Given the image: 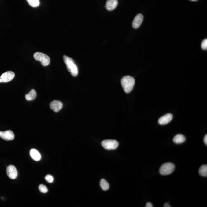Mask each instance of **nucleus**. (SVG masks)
Listing matches in <instances>:
<instances>
[{
  "label": "nucleus",
  "instance_id": "obj_1",
  "mask_svg": "<svg viewBox=\"0 0 207 207\" xmlns=\"http://www.w3.org/2000/svg\"><path fill=\"white\" fill-rule=\"evenodd\" d=\"M121 84L124 91L127 93H130L133 89L135 81L133 77L125 76L121 79Z\"/></svg>",
  "mask_w": 207,
  "mask_h": 207
},
{
  "label": "nucleus",
  "instance_id": "obj_2",
  "mask_svg": "<svg viewBox=\"0 0 207 207\" xmlns=\"http://www.w3.org/2000/svg\"><path fill=\"white\" fill-rule=\"evenodd\" d=\"M63 61L66 65L68 71L74 77L77 76L78 74V69L73 59L66 55L63 57Z\"/></svg>",
  "mask_w": 207,
  "mask_h": 207
},
{
  "label": "nucleus",
  "instance_id": "obj_3",
  "mask_svg": "<svg viewBox=\"0 0 207 207\" xmlns=\"http://www.w3.org/2000/svg\"><path fill=\"white\" fill-rule=\"evenodd\" d=\"M175 169L174 164L171 163H166L161 166L160 173L164 175H168L173 173Z\"/></svg>",
  "mask_w": 207,
  "mask_h": 207
},
{
  "label": "nucleus",
  "instance_id": "obj_4",
  "mask_svg": "<svg viewBox=\"0 0 207 207\" xmlns=\"http://www.w3.org/2000/svg\"><path fill=\"white\" fill-rule=\"evenodd\" d=\"M34 57L37 61H40L43 66H47L50 63V58L47 55L41 52H36L34 54Z\"/></svg>",
  "mask_w": 207,
  "mask_h": 207
},
{
  "label": "nucleus",
  "instance_id": "obj_5",
  "mask_svg": "<svg viewBox=\"0 0 207 207\" xmlns=\"http://www.w3.org/2000/svg\"><path fill=\"white\" fill-rule=\"evenodd\" d=\"M101 145L105 149L112 150L117 149L119 146V143L116 140H106L102 142Z\"/></svg>",
  "mask_w": 207,
  "mask_h": 207
},
{
  "label": "nucleus",
  "instance_id": "obj_6",
  "mask_svg": "<svg viewBox=\"0 0 207 207\" xmlns=\"http://www.w3.org/2000/svg\"><path fill=\"white\" fill-rule=\"evenodd\" d=\"M15 77V73L11 71L4 72L0 76V83H6L9 82L13 79Z\"/></svg>",
  "mask_w": 207,
  "mask_h": 207
},
{
  "label": "nucleus",
  "instance_id": "obj_7",
  "mask_svg": "<svg viewBox=\"0 0 207 207\" xmlns=\"http://www.w3.org/2000/svg\"><path fill=\"white\" fill-rule=\"evenodd\" d=\"M0 137L6 141L12 140L14 139V134L12 131L8 130L4 132H0Z\"/></svg>",
  "mask_w": 207,
  "mask_h": 207
},
{
  "label": "nucleus",
  "instance_id": "obj_8",
  "mask_svg": "<svg viewBox=\"0 0 207 207\" xmlns=\"http://www.w3.org/2000/svg\"><path fill=\"white\" fill-rule=\"evenodd\" d=\"M50 108L55 113L58 112L63 107L62 103L58 100H54L50 104Z\"/></svg>",
  "mask_w": 207,
  "mask_h": 207
},
{
  "label": "nucleus",
  "instance_id": "obj_9",
  "mask_svg": "<svg viewBox=\"0 0 207 207\" xmlns=\"http://www.w3.org/2000/svg\"><path fill=\"white\" fill-rule=\"evenodd\" d=\"M7 174L9 177L11 179H15L17 176V172L14 166H9L7 168Z\"/></svg>",
  "mask_w": 207,
  "mask_h": 207
},
{
  "label": "nucleus",
  "instance_id": "obj_10",
  "mask_svg": "<svg viewBox=\"0 0 207 207\" xmlns=\"http://www.w3.org/2000/svg\"><path fill=\"white\" fill-rule=\"evenodd\" d=\"M143 20V15L139 13L134 18L132 23V26L134 28H137L141 25Z\"/></svg>",
  "mask_w": 207,
  "mask_h": 207
},
{
  "label": "nucleus",
  "instance_id": "obj_11",
  "mask_svg": "<svg viewBox=\"0 0 207 207\" xmlns=\"http://www.w3.org/2000/svg\"><path fill=\"white\" fill-rule=\"evenodd\" d=\"M173 116L171 114L168 113L162 117H161L158 120V123L161 125H164L167 124L170 122L173 119Z\"/></svg>",
  "mask_w": 207,
  "mask_h": 207
},
{
  "label": "nucleus",
  "instance_id": "obj_12",
  "mask_svg": "<svg viewBox=\"0 0 207 207\" xmlns=\"http://www.w3.org/2000/svg\"><path fill=\"white\" fill-rule=\"evenodd\" d=\"M117 0H107L106 2V8L109 11H112L117 7Z\"/></svg>",
  "mask_w": 207,
  "mask_h": 207
},
{
  "label": "nucleus",
  "instance_id": "obj_13",
  "mask_svg": "<svg viewBox=\"0 0 207 207\" xmlns=\"http://www.w3.org/2000/svg\"><path fill=\"white\" fill-rule=\"evenodd\" d=\"M30 154L31 157L36 161H40L41 158V156L40 153L35 149H31L30 150Z\"/></svg>",
  "mask_w": 207,
  "mask_h": 207
},
{
  "label": "nucleus",
  "instance_id": "obj_14",
  "mask_svg": "<svg viewBox=\"0 0 207 207\" xmlns=\"http://www.w3.org/2000/svg\"><path fill=\"white\" fill-rule=\"evenodd\" d=\"M186 138L182 134H179L176 135L174 137L173 141L176 144H181L185 142Z\"/></svg>",
  "mask_w": 207,
  "mask_h": 207
},
{
  "label": "nucleus",
  "instance_id": "obj_15",
  "mask_svg": "<svg viewBox=\"0 0 207 207\" xmlns=\"http://www.w3.org/2000/svg\"><path fill=\"white\" fill-rule=\"evenodd\" d=\"M37 97V93L36 91L34 89H32L29 92V93L25 95L26 99L28 101L33 100L36 99Z\"/></svg>",
  "mask_w": 207,
  "mask_h": 207
},
{
  "label": "nucleus",
  "instance_id": "obj_16",
  "mask_svg": "<svg viewBox=\"0 0 207 207\" xmlns=\"http://www.w3.org/2000/svg\"><path fill=\"white\" fill-rule=\"evenodd\" d=\"M100 186L104 191H107L109 188V185L105 179H101L100 181Z\"/></svg>",
  "mask_w": 207,
  "mask_h": 207
},
{
  "label": "nucleus",
  "instance_id": "obj_17",
  "mask_svg": "<svg viewBox=\"0 0 207 207\" xmlns=\"http://www.w3.org/2000/svg\"><path fill=\"white\" fill-rule=\"evenodd\" d=\"M199 174L204 177L207 176V166L203 165L200 167L199 170Z\"/></svg>",
  "mask_w": 207,
  "mask_h": 207
},
{
  "label": "nucleus",
  "instance_id": "obj_18",
  "mask_svg": "<svg viewBox=\"0 0 207 207\" xmlns=\"http://www.w3.org/2000/svg\"><path fill=\"white\" fill-rule=\"evenodd\" d=\"M27 1L28 4L33 7H38L40 5V2L39 0H27Z\"/></svg>",
  "mask_w": 207,
  "mask_h": 207
},
{
  "label": "nucleus",
  "instance_id": "obj_19",
  "mask_svg": "<svg viewBox=\"0 0 207 207\" xmlns=\"http://www.w3.org/2000/svg\"><path fill=\"white\" fill-rule=\"evenodd\" d=\"M39 188L41 192L43 193H45L48 192V188L44 185H42V184H41V185H39Z\"/></svg>",
  "mask_w": 207,
  "mask_h": 207
},
{
  "label": "nucleus",
  "instance_id": "obj_20",
  "mask_svg": "<svg viewBox=\"0 0 207 207\" xmlns=\"http://www.w3.org/2000/svg\"><path fill=\"white\" fill-rule=\"evenodd\" d=\"M45 179L49 183H52L54 182V178L53 177L50 175H47L45 177Z\"/></svg>",
  "mask_w": 207,
  "mask_h": 207
},
{
  "label": "nucleus",
  "instance_id": "obj_21",
  "mask_svg": "<svg viewBox=\"0 0 207 207\" xmlns=\"http://www.w3.org/2000/svg\"><path fill=\"white\" fill-rule=\"evenodd\" d=\"M201 47L204 50L207 49V39H205L202 41L201 44Z\"/></svg>",
  "mask_w": 207,
  "mask_h": 207
},
{
  "label": "nucleus",
  "instance_id": "obj_22",
  "mask_svg": "<svg viewBox=\"0 0 207 207\" xmlns=\"http://www.w3.org/2000/svg\"><path fill=\"white\" fill-rule=\"evenodd\" d=\"M146 207H153V205L151 203V202H147L146 205Z\"/></svg>",
  "mask_w": 207,
  "mask_h": 207
},
{
  "label": "nucleus",
  "instance_id": "obj_23",
  "mask_svg": "<svg viewBox=\"0 0 207 207\" xmlns=\"http://www.w3.org/2000/svg\"><path fill=\"white\" fill-rule=\"evenodd\" d=\"M204 141L205 142V144L206 145V146H207V135H206L205 136V137L204 139Z\"/></svg>",
  "mask_w": 207,
  "mask_h": 207
},
{
  "label": "nucleus",
  "instance_id": "obj_24",
  "mask_svg": "<svg viewBox=\"0 0 207 207\" xmlns=\"http://www.w3.org/2000/svg\"><path fill=\"white\" fill-rule=\"evenodd\" d=\"M164 207H170L171 206H170V205L168 203H165L164 204Z\"/></svg>",
  "mask_w": 207,
  "mask_h": 207
},
{
  "label": "nucleus",
  "instance_id": "obj_25",
  "mask_svg": "<svg viewBox=\"0 0 207 207\" xmlns=\"http://www.w3.org/2000/svg\"><path fill=\"white\" fill-rule=\"evenodd\" d=\"M192 1H196V0H192Z\"/></svg>",
  "mask_w": 207,
  "mask_h": 207
}]
</instances>
